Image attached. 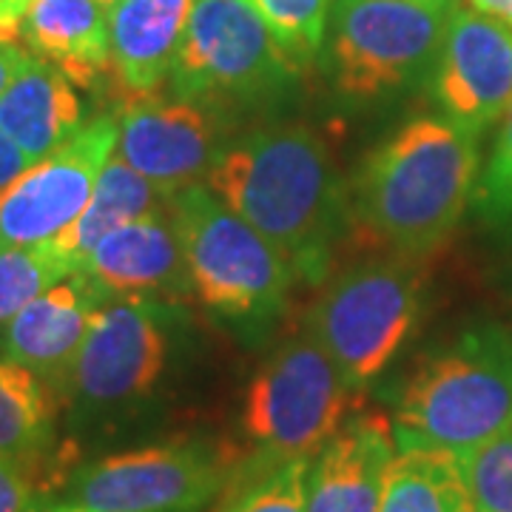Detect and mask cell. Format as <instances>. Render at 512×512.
Wrapping results in <instances>:
<instances>
[{
	"instance_id": "4fadbf2b",
	"label": "cell",
	"mask_w": 512,
	"mask_h": 512,
	"mask_svg": "<svg viewBox=\"0 0 512 512\" xmlns=\"http://www.w3.org/2000/svg\"><path fill=\"white\" fill-rule=\"evenodd\" d=\"M444 117L481 134L512 109V29L481 9L456 6L433 72Z\"/></svg>"
},
{
	"instance_id": "44dd1931",
	"label": "cell",
	"mask_w": 512,
	"mask_h": 512,
	"mask_svg": "<svg viewBox=\"0 0 512 512\" xmlns=\"http://www.w3.org/2000/svg\"><path fill=\"white\" fill-rule=\"evenodd\" d=\"M57 399L46 379L0 353V453L26 473L55 450Z\"/></svg>"
},
{
	"instance_id": "d6a6232c",
	"label": "cell",
	"mask_w": 512,
	"mask_h": 512,
	"mask_svg": "<svg viewBox=\"0 0 512 512\" xmlns=\"http://www.w3.org/2000/svg\"><path fill=\"white\" fill-rule=\"evenodd\" d=\"M32 512H94V510H86V507H77V504H69V501H37L35 507H32Z\"/></svg>"
},
{
	"instance_id": "7a4b0ae2",
	"label": "cell",
	"mask_w": 512,
	"mask_h": 512,
	"mask_svg": "<svg viewBox=\"0 0 512 512\" xmlns=\"http://www.w3.org/2000/svg\"><path fill=\"white\" fill-rule=\"evenodd\" d=\"M478 185V134L424 114L376 148L350 194V217L393 254L424 256L456 231Z\"/></svg>"
},
{
	"instance_id": "e0dca14e",
	"label": "cell",
	"mask_w": 512,
	"mask_h": 512,
	"mask_svg": "<svg viewBox=\"0 0 512 512\" xmlns=\"http://www.w3.org/2000/svg\"><path fill=\"white\" fill-rule=\"evenodd\" d=\"M194 0H117L109 6L111 74L131 100L168 80Z\"/></svg>"
},
{
	"instance_id": "4316f807",
	"label": "cell",
	"mask_w": 512,
	"mask_h": 512,
	"mask_svg": "<svg viewBox=\"0 0 512 512\" xmlns=\"http://www.w3.org/2000/svg\"><path fill=\"white\" fill-rule=\"evenodd\" d=\"M473 202L484 222L498 231H512V109L504 114L493 154L478 174Z\"/></svg>"
},
{
	"instance_id": "5bb4252c",
	"label": "cell",
	"mask_w": 512,
	"mask_h": 512,
	"mask_svg": "<svg viewBox=\"0 0 512 512\" xmlns=\"http://www.w3.org/2000/svg\"><path fill=\"white\" fill-rule=\"evenodd\" d=\"M399 447L379 410L356 407L308 461L305 510L376 512Z\"/></svg>"
},
{
	"instance_id": "9a60e30c",
	"label": "cell",
	"mask_w": 512,
	"mask_h": 512,
	"mask_svg": "<svg viewBox=\"0 0 512 512\" xmlns=\"http://www.w3.org/2000/svg\"><path fill=\"white\" fill-rule=\"evenodd\" d=\"M106 302L109 296L89 276L74 271L32 299L0 330V353L46 379L60 396L94 316Z\"/></svg>"
},
{
	"instance_id": "4dcf8cb0",
	"label": "cell",
	"mask_w": 512,
	"mask_h": 512,
	"mask_svg": "<svg viewBox=\"0 0 512 512\" xmlns=\"http://www.w3.org/2000/svg\"><path fill=\"white\" fill-rule=\"evenodd\" d=\"M476 9L481 12H487V15H493V18L504 20L507 26L512 29V0H470Z\"/></svg>"
},
{
	"instance_id": "ba28073f",
	"label": "cell",
	"mask_w": 512,
	"mask_h": 512,
	"mask_svg": "<svg viewBox=\"0 0 512 512\" xmlns=\"http://www.w3.org/2000/svg\"><path fill=\"white\" fill-rule=\"evenodd\" d=\"M421 316V274L410 259H379L333 279L313 305L308 333L350 390L365 393L402 353Z\"/></svg>"
},
{
	"instance_id": "3957f363",
	"label": "cell",
	"mask_w": 512,
	"mask_h": 512,
	"mask_svg": "<svg viewBox=\"0 0 512 512\" xmlns=\"http://www.w3.org/2000/svg\"><path fill=\"white\" fill-rule=\"evenodd\" d=\"M399 450L464 456L512 430V336L476 322L424 356L393 407Z\"/></svg>"
},
{
	"instance_id": "30bf717a",
	"label": "cell",
	"mask_w": 512,
	"mask_h": 512,
	"mask_svg": "<svg viewBox=\"0 0 512 512\" xmlns=\"http://www.w3.org/2000/svg\"><path fill=\"white\" fill-rule=\"evenodd\" d=\"M228 467L202 441H171L80 464L60 501L94 512H197L220 493Z\"/></svg>"
},
{
	"instance_id": "52a82bcc",
	"label": "cell",
	"mask_w": 512,
	"mask_h": 512,
	"mask_svg": "<svg viewBox=\"0 0 512 512\" xmlns=\"http://www.w3.org/2000/svg\"><path fill=\"white\" fill-rule=\"evenodd\" d=\"M296 66L276 46L254 0H194L171 66V92L208 109L271 103Z\"/></svg>"
},
{
	"instance_id": "f546056e",
	"label": "cell",
	"mask_w": 512,
	"mask_h": 512,
	"mask_svg": "<svg viewBox=\"0 0 512 512\" xmlns=\"http://www.w3.org/2000/svg\"><path fill=\"white\" fill-rule=\"evenodd\" d=\"M32 60V55L26 49H20L18 43H9V46H0V94L3 89L15 80V74Z\"/></svg>"
},
{
	"instance_id": "ac0fdd59",
	"label": "cell",
	"mask_w": 512,
	"mask_h": 512,
	"mask_svg": "<svg viewBox=\"0 0 512 512\" xmlns=\"http://www.w3.org/2000/svg\"><path fill=\"white\" fill-rule=\"evenodd\" d=\"M83 126L72 80L35 55L0 94V131L32 163L69 143Z\"/></svg>"
},
{
	"instance_id": "836d02e7",
	"label": "cell",
	"mask_w": 512,
	"mask_h": 512,
	"mask_svg": "<svg viewBox=\"0 0 512 512\" xmlns=\"http://www.w3.org/2000/svg\"><path fill=\"white\" fill-rule=\"evenodd\" d=\"M23 6H26V12H29V6H32V0H20Z\"/></svg>"
},
{
	"instance_id": "6da1fadb",
	"label": "cell",
	"mask_w": 512,
	"mask_h": 512,
	"mask_svg": "<svg viewBox=\"0 0 512 512\" xmlns=\"http://www.w3.org/2000/svg\"><path fill=\"white\" fill-rule=\"evenodd\" d=\"M205 185L288 259L296 279L330 274L350 200L325 143L305 126H265L225 143Z\"/></svg>"
},
{
	"instance_id": "ffe728a7",
	"label": "cell",
	"mask_w": 512,
	"mask_h": 512,
	"mask_svg": "<svg viewBox=\"0 0 512 512\" xmlns=\"http://www.w3.org/2000/svg\"><path fill=\"white\" fill-rule=\"evenodd\" d=\"M171 211V197H165L157 185H151L137 174L128 163H123L117 154H111L106 168L100 171V180L94 185L92 200L86 202L83 214L60 234L52 239L57 251L80 268V262L92 251L94 245L111 231L123 228L128 222L157 217Z\"/></svg>"
},
{
	"instance_id": "cb8c5ba5",
	"label": "cell",
	"mask_w": 512,
	"mask_h": 512,
	"mask_svg": "<svg viewBox=\"0 0 512 512\" xmlns=\"http://www.w3.org/2000/svg\"><path fill=\"white\" fill-rule=\"evenodd\" d=\"M333 0H254L276 46L296 69H305L322 52Z\"/></svg>"
},
{
	"instance_id": "277c9868",
	"label": "cell",
	"mask_w": 512,
	"mask_h": 512,
	"mask_svg": "<svg viewBox=\"0 0 512 512\" xmlns=\"http://www.w3.org/2000/svg\"><path fill=\"white\" fill-rule=\"evenodd\" d=\"M171 220L183 242L191 288L208 311L245 325L282 313L296 279L288 259L208 185L174 194Z\"/></svg>"
},
{
	"instance_id": "f1b7e54d",
	"label": "cell",
	"mask_w": 512,
	"mask_h": 512,
	"mask_svg": "<svg viewBox=\"0 0 512 512\" xmlns=\"http://www.w3.org/2000/svg\"><path fill=\"white\" fill-rule=\"evenodd\" d=\"M29 165H32V160H29V157H26V154L0 131V191L12 183L20 171H26Z\"/></svg>"
},
{
	"instance_id": "83f0119b",
	"label": "cell",
	"mask_w": 512,
	"mask_h": 512,
	"mask_svg": "<svg viewBox=\"0 0 512 512\" xmlns=\"http://www.w3.org/2000/svg\"><path fill=\"white\" fill-rule=\"evenodd\" d=\"M35 504L29 473L0 453V512H32Z\"/></svg>"
},
{
	"instance_id": "e575fe53",
	"label": "cell",
	"mask_w": 512,
	"mask_h": 512,
	"mask_svg": "<svg viewBox=\"0 0 512 512\" xmlns=\"http://www.w3.org/2000/svg\"><path fill=\"white\" fill-rule=\"evenodd\" d=\"M100 3H103V6H111V3H117V0H100Z\"/></svg>"
},
{
	"instance_id": "9c48e42d",
	"label": "cell",
	"mask_w": 512,
	"mask_h": 512,
	"mask_svg": "<svg viewBox=\"0 0 512 512\" xmlns=\"http://www.w3.org/2000/svg\"><path fill=\"white\" fill-rule=\"evenodd\" d=\"M359 407L339 367L311 333H299L265 359L245 393L242 430L262 470L311 458Z\"/></svg>"
},
{
	"instance_id": "5b68a950",
	"label": "cell",
	"mask_w": 512,
	"mask_h": 512,
	"mask_svg": "<svg viewBox=\"0 0 512 512\" xmlns=\"http://www.w3.org/2000/svg\"><path fill=\"white\" fill-rule=\"evenodd\" d=\"M453 9L441 0H333L322 43L333 89L370 103L433 80Z\"/></svg>"
},
{
	"instance_id": "8992f818",
	"label": "cell",
	"mask_w": 512,
	"mask_h": 512,
	"mask_svg": "<svg viewBox=\"0 0 512 512\" xmlns=\"http://www.w3.org/2000/svg\"><path fill=\"white\" fill-rule=\"evenodd\" d=\"M177 308V302L151 296H117L97 311L60 387L77 430L111 424L151 399L180 325Z\"/></svg>"
},
{
	"instance_id": "8fae6325",
	"label": "cell",
	"mask_w": 512,
	"mask_h": 512,
	"mask_svg": "<svg viewBox=\"0 0 512 512\" xmlns=\"http://www.w3.org/2000/svg\"><path fill=\"white\" fill-rule=\"evenodd\" d=\"M117 148V114H100L0 191V248L43 245L72 225Z\"/></svg>"
},
{
	"instance_id": "1f68e13d",
	"label": "cell",
	"mask_w": 512,
	"mask_h": 512,
	"mask_svg": "<svg viewBox=\"0 0 512 512\" xmlns=\"http://www.w3.org/2000/svg\"><path fill=\"white\" fill-rule=\"evenodd\" d=\"M26 18V6L20 0H0V23L3 26H20Z\"/></svg>"
},
{
	"instance_id": "d4e9b609",
	"label": "cell",
	"mask_w": 512,
	"mask_h": 512,
	"mask_svg": "<svg viewBox=\"0 0 512 512\" xmlns=\"http://www.w3.org/2000/svg\"><path fill=\"white\" fill-rule=\"evenodd\" d=\"M458 458L476 512H512V430Z\"/></svg>"
},
{
	"instance_id": "7c38bea8",
	"label": "cell",
	"mask_w": 512,
	"mask_h": 512,
	"mask_svg": "<svg viewBox=\"0 0 512 512\" xmlns=\"http://www.w3.org/2000/svg\"><path fill=\"white\" fill-rule=\"evenodd\" d=\"M222 146L217 111L191 100H160L151 94L131 100L117 114L114 154L165 197L208 177Z\"/></svg>"
},
{
	"instance_id": "d6986e66",
	"label": "cell",
	"mask_w": 512,
	"mask_h": 512,
	"mask_svg": "<svg viewBox=\"0 0 512 512\" xmlns=\"http://www.w3.org/2000/svg\"><path fill=\"white\" fill-rule=\"evenodd\" d=\"M20 35L35 57L77 86H92L111 72L109 6L100 0H32Z\"/></svg>"
},
{
	"instance_id": "2e32d148",
	"label": "cell",
	"mask_w": 512,
	"mask_h": 512,
	"mask_svg": "<svg viewBox=\"0 0 512 512\" xmlns=\"http://www.w3.org/2000/svg\"><path fill=\"white\" fill-rule=\"evenodd\" d=\"M77 271L89 276L109 299L151 296L180 302L194 291L171 211L111 231L86 254Z\"/></svg>"
},
{
	"instance_id": "603a6c76",
	"label": "cell",
	"mask_w": 512,
	"mask_h": 512,
	"mask_svg": "<svg viewBox=\"0 0 512 512\" xmlns=\"http://www.w3.org/2000/svg\"><path fill=\"white\" fill-rule=\"evenodd\" d=\"M74 271V262L57 251L55 242L0 248V330L32 299Z\"/></svg>"
},
{
	"instance_id": "7402d4cb",
	"label": "cell",
	"mask_w": 512,
	"mask_h": 512,
	"mask_svg": "<svg viewBox=\"0 0 512 512\" xmlns=\"http://www.w3.org/2000/svg\"><path fill=\"white\" fill-rule=\"evenodd\" d=\"M376 512H476L453 453L399 450Z\"/></svg>"
},
{
	"instance_id": "d590c367",
	"label": "cell",
	"mask_w": 512,
	"mask_h": 512,
	"mask_svg": "<svg viewBox=\"0 0 512 512\" xmlns=\"http://www.w3.org/2000/svg\"><path fill=\"white\" fill-rule=\"evenodd\" d=\"M441 3H456V0H441Z\"/></svg>"
},
{
	"instance_id": "484cf974",
	"label": "cell",
	"mask_w": 512,
	"mask_h": 512,
	"mask_svg": "<svg viewBox=\"0 0 512 512\" xmlns=\"http://www.w3.org/2000/svg\"><path fill=\"white\" fill-rule=\"evenodd\" d=\"M311 458H293L262 470L245 484L222 512H308L305 510V478Z\"/></svg>"
}]
</instances>
